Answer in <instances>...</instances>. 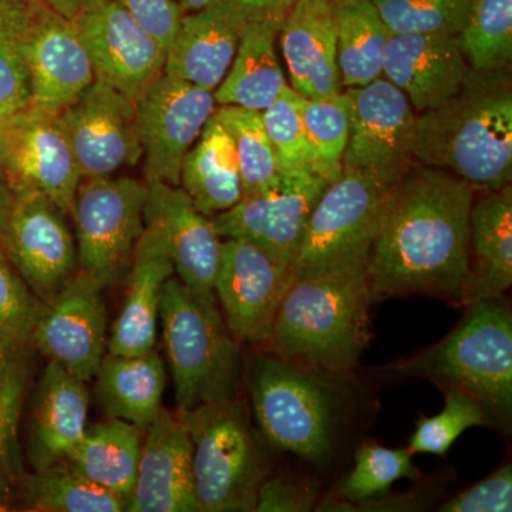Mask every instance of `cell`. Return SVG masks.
<instances>
[{
    "mask_svg": "<svg viewBox=\"0 0 512 512\" xmlns=\"http://www.w3.org/2000/svg\"><path fill=\"white\" fill-rule=\"evenodd\" d=\"M16 192L10 185L8 177L0 170V249H3V238L8 229L13 208H15Z\"/></svg>",
    "mask_w": 512,
    "mask_h": 512,
    "instance_id": "c3c4849f",
    "label": "cell"
},
{
    "mask_svg": "<svg viewBox=\"0 0 512 512\" xmlns=\"http://www.w3.org/2000/svg\"><path fill=\"white\" fill-rule=\"evenodd\" d=\"M416 163L457 175L476 190L512 178V89L505 69L474 70L446 103L416 114Z\"/></svg>",
    "mask_w": 512,
    "mask_h": 512,
    "instance_id": "3957f363",
    "label": "cell"
},
{
    "mask_svg": "<svg viewBox=\"0 0 512 512\" xmlns=\"http://www.w3.org/2000/svg\"><path fill=\"white\" fill-rule=\"evenodd\" d=\"M444 409L434 417L420 416L409 440L412 454L446 456L454 441L471 427H491L484 410L470 396L448 390L444 392Z\"/></svg>",
    "mask_w": 512,
    "mask_h": 512,
    "instance_id": "ab89813d",
    "label": "cell"
},
{
    "mask_svg": "<svg viewBox=\"0 0 512 512\" xmlns=\"http://www.w3.org/2000/svg\"><path fill=\"white\" fill-rule=\"evenodd\" d=\"M130 512L198 511L190 434L181 413L163 410L147 427Z\"/></svg>",
    "mask_w": 512,
    "mask_h": 512,
    "instance_id": "44dd1931",
    "label": "cell"
},
{
    "mask_svg": "<svg viewBox=\"0 0 512 512\" xmlns=\"http://www.w3.org/2000/svg\"><path fill=\"white\" fill-rule=\"evenodd\" d=\"M146 181L131 177L84 178L72 218L79 268L101 288L126 278L137 241L146 227Z\"/></svg>",
    "mask_w": 512,
    "mask_h": 512,
    "instance_id": "ba28073f",
    "label": "cell"
},
{
    "mask_svg": "<svg viewBox=\"0 0 512 512\" xmlns=\"http://www.w3.org/2000/svg\"><path fill=\"white\" fill-rule=\"evenodd\" d=\"M26 2H30V3H46V0H26Z\"/></svg>",
    "mask_w": 512,
    "mask_h": 512,
    "instance_id": "db71d44e",
    "label": "cell"
},
{
    "mask_svg": "<svg viewBox=\"0 0 512 512\" xmlns=\"http://www.w3.org/2000/svg\"><path fill=\"white\" fill-rule=\"evenodd\" d=\"M35 5L26 0H0V119H10L32 104L26 47Z\"/></svg>",
    "mask_w": 512,
    "mask_h": 512,
    "instance_id": "836d02e7",
    "label": "cell"
},
{
    "mask_svg": "<svg viewBox=\"0 0 512 512\" xmlns=\"http://www.w3.org/2000/svg\"><path fill=\"white\" fill-rule=\"evenodd\" d=\"M299 113L311 147L313 170L330 184L342 177L352 103L348 92L322 99L299 96Z\"/></svg>",
    "mask_w": 512,
    "mask_h": 512,
    "instance_id": "d590c367",
    "label": "cell"
},
{
    "mask_svg": "<svg viewBox=\"0 0 512 512\" xmlns=\"http://www.w3.org/2000/svg\"><path fill=\"white\" fill-rule=\"evenodd\" d=\"M476 191L457 175L421 164L389 188L366 262L373 303L426 295L466 305Z\"/></svg>",
    "mask_w": 512,
    "mask_h": 512,
    "instance_id": "6da1fadb",
    "label": "cell"
},
{
    "mask_svg": "<svg viewBox=\"0 0 512 512\" xmlns=\"http://www.w3.org/2000/svg\"><path fill=\"white\" fill-rule=\"evenodd\" d=\"M3 173L16 194L39 192L72 214L82 177L59 114L29 107L6 119Z\"/></svg>",
    "mask_w": 512,
    "mask_h": 512,
    "instance_id": "ac0fdd59",
    "label": "cell"
},
{
    "mask_svg": "<svg viewBox=\"0 0 512 512\" xmlns=\"http://www.w3.org/2000/svg\"><path fill=\"white\" fill-rule=\"evenodd\" d=\"M175 275L173 261L158 232L146 224L127 274V292L107 342L113 355H141L154 349L161 298Z\"/></svg>",
    "mask_w": 512,
    "mask_h": 512,
    "instance_id": "484cf974",
    "label": "cell"
},
{
    "mask_svg": "<svg viewBox=\"0 0 512 512\" xmlns=\"http://www.w3.org/2000/svg\"><path fill=\"white\" fill-rule=\"evenodd\" d=\"M80 177H111L143 160L137 103L100 80L59 114Z\"/></svg>",
    "mask_w": 512,
    "mask_h": 512,
    "instance_id": "4fadbf2b",
    "label": "cell"
},
{
    "mask_svg": "<svg viewBox=\"0 0 512 512\" xmlns=\"http://www.w3.org/2000/svg\"><path fill=\"white\" fill-rule=\"evenodd\" d=\"M512 285V187L477 190L470 211L467 302L501 298ZM464 305V306H466Z\"/></svg>",
    "mask_w": 512,
    "mask_h": 512,
    "instance_id": "4316f807",
    "label": "cell"
},
{
    "mask_svg": "<svg viewBox=\"0 0 512 512\" xmlns=\"http://www.w3.org/2000/svg\"><path fill=\"white\" fill-rule=\"evenodd\" d=\"M389 188L352 173L329 184L309 218L295 274L366 268Z\"/></svg>",
    "mask_w": 512,
    "mask_h": 512,
    "instance_id": "9c48e42d",
    "label": "cell"
},
{
    "mask_svg": "<svg viewBox=\"0 0 512 512\" xmlns=\"http://www.w3.org/2000/svg\"><path fill=\"white\" fill-rule=\"evenodd\" d=\"M214 92L163 74L137 101L146 181L180 185L181 165L214 114Z\"/></svg>",
    "mask_w": 512,
    "mask_h": 512,
    "instance_id": "5bb4252c",
    "label": "cell"
},
{
    "mask_svg": "<svg viewBox=\"0 0 512 512\" xmlns=\"http://www.w3.org/2000/svg\"><path fill=\"white\" fill-rule=\"evenodd\" d=\"M285 18L264 16L245 20L231 67L214 92L218 106L264 111L288 86L275 49Z\"/></svg>",
    "mask_w": 512,
    "mask_h": 512,
    "instance_id": "83f0119b",
    "label": "cell"
},
{
    "mask_svg": "<svg viewBox=\"0 0 512 512\" xmlns=\"http://www.w3.org/2000/svg\"><path fill=\"white\" fill-rule=\"evenodd\" d=\"M470 72L457 36L392 35L387 43L384 79L406 94L416 114L446 103Z\"/></svg>",
    "mask_w": 512,
    "mask_h": 512,
    "instance_id": "7402d4cb",
    "label": "cell"
},
{
    "mask_svg": "<svg viewBox=\"0 0 512 512\" xmlns=\"http://www.w3.org/2000/svg\"><path fill=\"white\" fill-rule=\"evenodd\" d=\"M103 288L82 271L46 303L32 343L49 362L90 382L107 353V309Z\"/></svg>",
    "mask_w": 512,
    "mask_h": 512,
    "instance_id": "e0dca14e",
    "label": "cell"
},
{
    "mask_svg": "<svg viewBox=\"0 0 512 512\" xmlns=\"http://www.w3.org/2000/svg\"><path fill=\"white\" fill-rule=\"evenodd\" d=\"M245 19L286 16L296 0H224Z\"/></svg>",
    "mask_w": 512,
    "mask_h": 512,
    "instance_id": "7dc6e473",
    "label": "cell"
},
{
    "mask_svg": "<svg viewBox=\"0 0 512 512\" xmlns=\"http://www.w3.org/2000/svg\"><path fill=\"white\" fill-rule=\"evenodd\" d=\"M178 5L183 8L184 12H195L210 5L214 0H177Z\"/></svg>",
    "mask_w": 512,
    "mask_h": 512,
    "instance_id": "816d5d0a",
    "label": "cell"
},
{
    "mask_svg": "<svg viewBox=\"0 0 512 512\" xmlns=\"http://www.w3.org/2000/svg\"><path fill=\"white\" fill-rule=\"evenodd\" d=\"M160 318L178 412L238 397L245 356L215 292L198 291L174 275L164 286Z\"/></svg>",
    "mask_w": 512,
    "mask_h": 512,
    "instance_id": "8992f818",
    "label": "cell"
},
{
    "mask_svg": "<svg viewBox=\"0 0 512 512\" xmlns=\"http://www.w3.org/2000/svg\"><path fill=\"white\" fill-rule=\"evenodd\" d=\"M89 393L84 382L47 363L33 396L26 451L33 470L67 460L87 430Z\"/></svg>",
    "mask_w": 512,
    "mask_h": 512,
    "instance_id": "d4e9b609",
    "label": "cell"
},
{
    "mask_svg": "<svg viewBox=\"0 0 512 512\" xmlns=\"http://www.w3.org/2000/svg\"><path fill=\"white\" fill-rule=\"evenodd\" d=\"M279 36L291 87L299 96L322 99L342 93L335 2L296 0Z\"/></svg>",
    "mask_w": 512,
    "mask_h": 512,
    "instance_id": "603a6c76",
    "label": "cell"
},
{
    "mask_svg": "<svg viewBox=\"0 0 512 512\" xmlns=\"http://www.w3.org/2000/svg\"><path fill=\"white\" fill-rule=\"evenodd\" d=\"M26 52L33 109L60 114L96 80L73 20L46 3L33 6Z\"/></svg>",
    "mask_w": 512,
    "mask_h": 512,
    "instance_id": "d6986e66",
    "label": "cell"
},
{
    "mask_svg": "<svg viewBox=\"0 0 512 512\" xmlns=\"http://www.w3.org/2000/svg\"><path fill=\"white\" fill-rule=\"evenodd\" d=\"M3 252L45 305L79 268L77 245L66 212L39 192L16 194Z\"/></svg>",
    "mask_w": 512,
    "mask_h": 512,
    "instance_id": "2e32d148",
    "label": "cell"
},
{
    "mask_svg": "<svg viewBox=\"0 0 512 512\" xmlns=\"http://www.w3.org/2000/svg\"><path fill=\"white\" fill-rule=\"evenodd\" d=\"M94 379L101 406L111 419L147 429L163 413L167 372L154 349L141 355L107 352Z\"/></svg>",
    "mask_w": 512,
    "mask_h": 512,
    "instance_id": "f1b7e54d",
    "label": "cell"
},
{
    "mask_svg": "<svg viewBox=\"0 0 512 512\" xmlns=\"http://www.w3.org/2000/svg\"><path fill=\"white\" fill-rule=\"evenodd\" d=\"M295 275V266L245 239L222 241L214 292L229 330L242 345H265Z\"/></svg>",
    "mask_w": 512,
    "mask_h": 512,
    "instance_id": "8fae6325",
    "label": "cell"
},
{
    "mask_svg": "<svg viewBox=\"0 0 512 512\" xmlns=\"http://www.w3.org/2000/svg\"><path fill=\"white\" fill-rule=\"evenodd\" d=\"M329 184L312 171L284 174L271 190L245 195L212 217L215 231L224 239H245L295 266L313 208Z\"/></svg>",
    "mask_w": 512,
    "mask_h": 512,
    "instance_id": "9a60e30c",
    "label": "cell"
},
{
    "mask_svg": "<svg viewBox=\"0 0 512 512\" xmlns=\"http://www.w3.org/2000/svg\"><path fill=\"white\" fill-rule=\"evenodd\" d=\"M298 100L299 94L288 84L278 99L261 111L266 134L284 174L303 171L315 173L312 151L303 128Z\"/></svg>",
    "mask_w": 512,
    "mask_h": 512,
    "instance_id": "60d3db41",
    "label": "cell"
},
{
    "mask_svg": "<svg viewBox=\"0 0 512 512\" xmlns=\"http://www.w3.org/2000/svg\"><path fill=\"white\" fill-rule=\"evenodd\" d=\"M140 427L111 419L87 427L67 461L92 483L130 503L140 461Z\"/></svg>",
    "mask_w": 512,
    "mask_h": 512,
    "instance_id": "4dcf8cb0",
    "label": "cell"
},
{
    "mask_svg": "<svg viewBox=\"0 0 512 512\" xmlns=\"http://www.w3.org/2000/svg\"><path fill=\"white\" fill-rule=\"evenodd\" d=\"M441 512L512 511V466L504 464L480 483L441 504Z\"/></svg>",
    "mask_w": 512,
    "mask_h": 512,
    "instance_id": "ee69618b",
    "label": "cell"
},
{
    "mask_svg": "<svg viewBox=\"0 0 512 512\" xmlns=\"http://www.w3.org/2000/svg\"><path fill=\"white\" fill-rule=\"evenodd\" d=\"M45 303L26 285L0 249V336L18 352L32 343Z\"/></svg>",
    "mask_w": 512,
    "mask_h": 512,
    "instance_id": "b9f144b4",
    "label": "cell"
},
{
    "mask_svg": "<svg viewBox=\"0 0 512 512\" xmlns=\"http://www.w3.org/2000/svg\"><path fill=\"white\" fill-rule=\"evenodd\" d=\"M25 386V353H22L13 363L0 392V511L12 504L20 477L18 426Z\"/></svg>",
    "mask_w": 512,
    "mask_h": 512,
    "instance_id": "7bdbcfd3",
    "label": "cell"
},
{
    "mask_svg": "<svg viewBox=\"0 0 512 512\" xmlns=\"http://www.w3.org/2000/svg\"><path fill=\"white\" fill-rule=\"evenodd\" d=\"M420 477L409 448H389L369 440L357 447L355 466L340 481L333 497L343 503H363L386 495L400 478L419 480Z\"/></svg>",
    "mask_w": 512,
    "mask_h": 512,
    "instance_id": "74e56055",
    "label": "cell"
},
{
    "mask_svg": "<svg viewBox=\"0 0 512 512\" xmlns=\"http://www.w3.org/2000/svg\"><path fill=\"white\" fill-rule=\"evenodd\" d=\"M340 82L348 89L383 77L384 56L392 33L372 0H349L336 5Z\"/></svg>",
    "mask_w": 512,
    "mask_h": 512,
    "instance_id": "1f68e13d",
    "label": "cell"
},
{
    "mask_svg": "<svg viewBox=\"0 0 512 512\" xmlns=\"http://www.w3.org/2000/svg\"><path fill=\"white\" fill-rule=\"evenodd\" d=\"M457 39L471 69L510 67L512 0H471L466 25Z\"/></svg>",
    "mask_w": 512,
    "mask_h": 512,
    "instance_id": "8d00e7d4",
    "label": "cell"
},
{
    "mask_svg": "<svg viewBox=\"0 0 512 512\" xmlns=\"http://www.w3.org/2000/svg\"><path fill=\"white\" fill-rule=\"evenodd\" d=\"M366 268L295 275L262 348L288 362L353 375L370 342Z\"/></svg>",
    "mask_w": 512,
    "mask_h": 512,
    "instance_id": "277c9868",
    "label": "cell"
},
{
    "mask_svg": "<svg viewBox=\"0 0 512 512\" xmlns=\"http://www.w3.org/2000/svg\"><path fill=\"white\" fill-rule=\"evenodd\" d=\"M25 352H18L6 342L5 339L0 336V392H2L3 384H5L6 379H8V375L10 369H12L13 363L18 359L19 355H22Z\"/></svg>",
    "mask_w": 512,
    "mask_h": 512,
    "instance_id": "681fc988",
    "label": "cell"
},
{
    "mask_svg": "<svg viewBox=\"0 0 512 512\" xmlns=\"http://www.w3.org/2000/svg\"><path fill=\"white\" fill-rule=\"evenodd\" d=\"M6 156V119H0V170L3 171V163Z\"/></svg>",
    "mask_w": 512,
    "mask_h": 512,
    "instance_id": "f5cc1de1",
    "label": "cell"
},
{
    "mask_svg": "<svg viewBox=\"0 0 512 512\" xmlns=\"http://www.w3.org/2000/svg\"><path fill=\"white\" fill-rule=\"evenodd\" d=\"M214 116L234 141L244 197L271 190L281 183L284 173L266 134L261 111L220 106Z\"/></svg>",
    "mask_w": 512,
    "mask_h": 512,
    "instance_id": "e575fe53",
    "label": "cell"
},
{
    "mask_svg": "<svg viewBox=\"0 0 512 512\" xmlns=\"http://www.w3.org/2000/svg\"><path fill=\"white\" fill-rule=\"evenodd\" d=\"M352 113L342 173L365 175L392 187L416 163V113L402 90L380 77L348 89Z\"/></svg>",
    "mask_w": 512,
    "mask_h": 512,
    "instance_id": "30bf717a",
    "label": "cell"
},
{
    "mask_svg": "<svg viewBox=\"0 0 512 512\" xmlns=\"http://www.w3.org/2000/svg\"><path fill=\"white\" fill-rule=\"evenodd\" d=\"M242 382L269 447L315 466L338 454L359 403L353 375L298 365L259 348L245 357Z\"/></svg>",
    "mask_w": 512,
    "mask_h": 512,
    "instance_id": "7a4b0ae2",
    "label": "cell"
},
{
    "mask_svg": "<svg viewBox=\"0 0 512 512\" xmlns=\"http://www.w3.org/2000/svg\"><path fill=\"white\" fill-rule=\"evenodd\" d=\"M320 494L315 485L289 473L268 476L258 490L256 512L315 511Z\"/></svg>",
    "mask_w": 512,
    "mask_h": 512,
    "instance_id": "f6af8a7d",
    "label": "cell"
},
{
    "mask_svg": "<svg viewBox=\"0 0 512 512\" xmlns=\"http://www.w3.org/2000/svg\"><path fill=\"white\" fill-rule=\"evenodd\" d=\"M15 498L23 510L35 512H121L128 507L124 498L92 483L67 460L20 476Z\"/></svg>",
    "mask_w": 512,
    "mask_h": 512,
    "instance_id": "d6a6232c",
    "label": "cell"
},
{
    "mask_svg": "<svg viewBox=\"0 0 512 512\" xmlns=\"http://www.w3.org/2000/svg\"><path fill=\"white\" fill-rule=\"evenodd\" d=\"M84 2L86 0H46V5L63 18L73 20L82 9Z\"/></svg>",
    "mask_w": 512,
    "mask_h": 512,
    "instance_id": "f907efd6",
    "label": "cell"
},
{
    "mask_svg": "<svg viewBox=\"0 0 512 512\" xmlns=\"http://www.w3.org/2000/svg\"><path fill=\"white\" fill-rule=\"evenodd\" d=\"M73 23L100 82L137 103L163 76L167 50L116 0H86Z\"/></svg>",
    "mask_w": 512,
    "mask_h": 512,
    "instance_id": "7c38bea8",
    "label": "cell"
},
{
    "mask_svg": "<svg viewBox=\"0 0 512 512\" xmlns=\"http://www.w3.org/2000/svg\"><path fill=\"white\" fill-rule=\"evenodd\" d=\"M190 434L200 512H251L269 476L268 446L247 400L235 397L180 412Z\"/></svg>",
    "mask_w": 512,
    "mask_h": 512,
    "instance_id": "52a82bcc",
    "label": "cell"
},
{
    "mask_svg": "<svg viewBox=\"0 0 512 512\" xmlns=\"http://www.w3.org/2000/svg\"><path fill=\"white\" fill-rule=\"evenodd\" d=\"M383 375L416 377L441 392L467 394L491 427L510 431L512 419V313L501 298L468 303L456 328L436 345L383 367Z\"/></svg>",
    "mask_w": 512,
    "mask_h": 512,
    "instance_id": "5b68a950",
    "label": "cell"
},
{
    "mask_svg": "<svg viewBox=\"0 0 512 512\" xmlns=\"http://www.w3.org/2000/svg\"><path fill=\"white\" fill-rule=\"evenodd\" d=\"M154 39L168 50L173 43L184 10L177 0H116Z\"/></svg>",
    "mask_w": 512,
    "mask_h": 512,
    "instance_id": "bcb514c9",
    "label": "cell"
},
{
    "mask_svg": "<svg viewBox=\"0 0 512 512\" xmlns=\"http://www.w3.org/2000/svg\"><path fill=\"white\" fill-rule=\"evenodd\" d=\"M332 2H335L336 5H338V3L349 2V0H332Z\"/></svg>",
    "mask_w": 512,
    "mask_h": 512,
    "instance_id": "11a10c76",
    "label": "cell"
},
{
    "mask_svg": "<svg viewBox=\"0 0 512 512\" xmlns=\"http://www.w3.org/2000/svg\"><path fill=\"white\" fill-rule=\"evenodd\" d=\"M392 35H460L471 0H372Z\"/></svg>",
    "mask_w": 512,
    "mask_h": 512,
    "instance_id": "f35d334b",
    "label": "cell"
},
{
    "mask_svg": "<svg viewBox=\"0 0 512 512\" xmlns=\"http://www.w3.org/2000/svg\"><path fill=\"white\" fill-rule=\"evenodd\" d=\"M144 220L163 239L175 276L198 291H214L220 269L222 238L211 217L197 210L180 185L146 181Z\"/></svg>",
    "mask_w": 512,
    "mask_h": 512,
    "instance_id": "ffe728a7",
    "label": "cell"
},
{
    "mask_svg": "<svg viewBox=\"0 0 512 512\" xmlns=\"http://www.w3.org/2000/svg\"><path fill=\"white\" fill-rule=\"evenodd\" d=\"M245 20L224 0L184 13L167 50L164 74L215 92L237 53Z\"/></svg>",
    "mask_w": 512,
    "mask_h": 512,
    "instance_id": "cb8c5ba5",
    "label": "cell"
},
{
    "mask_svg": "<svg viewBox=\"0 0 512 512\" xmlns=\"http://www.w3.org/2000/svg\"><path fill=\"white\" fill-rule=\"evenodd\" d=\"M180 187L197 210L211 218L244 197L234 141L214 114L184 157Z\"/></svg>",
    "mask_w": 512,
    "mask_h": 512,
    "instance_id": "f546056e",
    "label": "cell"
}]
</instances>
